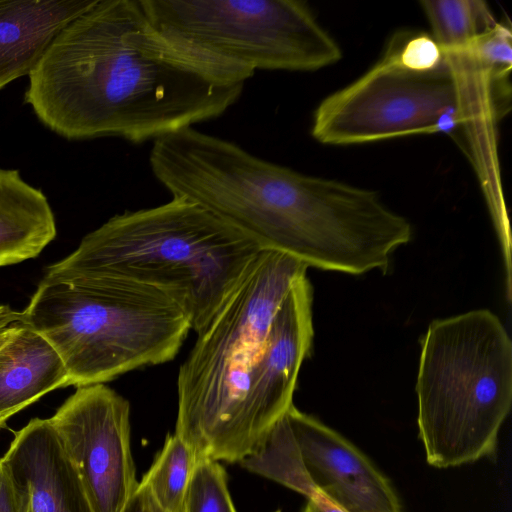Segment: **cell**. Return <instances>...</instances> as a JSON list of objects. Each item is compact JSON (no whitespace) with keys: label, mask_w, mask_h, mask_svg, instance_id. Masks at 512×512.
<instances>
[{"label":"cell","mask_w":512,"mask_h":512,"mask_svg":"<svg viewBox=\"0 0 512 512\" xmlns=\"http://www.w3.org/2000/svg\"><path fill=\"white\" fill-rule=\"evenodd\" d=\"M253 75L166 37L141 0H95L53 39L25 102L68 139L142 143L221 116Z\"/></svg>","instance_id":"1"},{"label":"cell","mask_w":512,"mask_h":512,"mask_svg":"<svg viewBox=\"0 0 512 512\" xmlns=\"http://www.w3.org/2000/svg\"><path fill=\"white\" fill-rule=\"evenodd\" d=\"M261 247L204 206L184 197L126 211L83 237L77 249L50 265L43 279H129L169 295L201 331L213 318Z\"/></svg>","instance_id":"2"},{"label":"cell","mask_w":512,"mask_h":512,"mask_svg":"<svg viewBox=\"0 0 512 512\" xmlns=\"http://www.w3.org/2000/svg\"><path fill=\"white\" fill-rule=\"evenodd\" d=\"M149 163L172 197L204 206L261 249L310 265L334 229L337 207L326 178L269 162L193 127L154 140Z\"/></svg>","instance_id":"3"},{"label":"cell","mask_w":512,"mask_h":512,"mask_svg":"<svg viewBox=\"0 0 512 512\" xmlns=\"http://www.w3.org/2000/svg\"><path fill=\"white\" fill-rule=\"evenodd\" d=\"M509 102L471 47L442 49L426 70L391 54L321 101L311 134L327 145H354L461 128L474 163L496 158L497 122Z\"/></svg>","instance_id":"4"},{"label":"cell","mask_w":512,"mask_h":512,"mask_svg":"<svg viewBox=\"0 0 512 512\" xmlns=\"http://www.w3.org/2000/svg\"><path fill=\"white\" fill-rule=\"evenodd\" d=\"M308 266L262 249L197 339L177 376L175 434L199 458L241 462L255 452L246 400L272 320Z\"/></svg>","instance_id":"5"},{"label":"cell","mask_w":512,"mask_h":512,"mask_svg":"<svg viewBox=\"0 0 512 512\" xmlns=\"http://www.w3.org/2000/svg\"><path fill=\"white\" fill-rule=\"evenodd\" d=\"M21 323L51 345L77 388L173 360L192 330L163 291L106 276L43 279Z\"/></svg>","instance_id":"6"},{"label":"cell","mask_w":512,"mask_h":512,"mask_svg":"<svg viewBox=\"0 0 512 512\" xmlns=\"http://www.w3.org/2000/svg\"><path fill=\"white\" fill-rule=\"evenodd\" d=\"M416 393L430 465L493 455L512 403V344L499 318L478 309L433 321L421 341Z\"/></svg>","instance_id":"7"},{"label":"cell","mask_w":512,"mask_h":512,"mask_svg":"<svg viewBox=\"0 0 512 512\" xmlns=\"http://www.w3.org/2000/svg\"><path fill=\"white\" fill-rule=\"evenodd\" d=\"M166 37L214 61L256 70L314 71L342 51L305 2L141 0Z\"/></svg>","instance_id":"8"},{"label":"cell","mask_w":512,"mask_h":512,"mask_svg":"<svg viewBox=\"0 0 512 512\" xmlns=\"http://www.w3.org/2000/svg\"><path fill=\"white\" fill-rule=\"evenodd\" d=\"M240 463L305 495L322 512H403L390 481L365 454L294 405Z\"/></svg>","instance_id":"9"},{"label":"cell","mask_w":512,"mask_h":512,"mask_svg":"<svg viewBox=\"0 0 512 512\" xmlns=\"http://www.w3.org/2000/svg\"><path fill=\"white\" fill-rule=\"evenodd\" d=\"M130 405L104 384L78 387L49 418L93 512H120L138 487Z\"/></svg>","instance_id":"10"},{"label":"cell","mask_w":512,"mask_h":512,"mask_svg":"<svg viewBox=\"0 0 512 512\" xmlns=\"http://www.w3.org/2000/svg\"><path fill=\"white\" fill-rule=\"evenodd\" d=\"M311 284L299 278L278 308L256 364L246 400V422L255 452L293 405L300 367L313 340Z\"/></svg>","instance_id":"11"},{"label":"cell","mask_w":512,"mask_h":512,"mask_svg":"<svg viewBox=\"0 0 512 512\" xmlns=\"http://www.w3.org/2000/svg\"><path fill=\"white\" fill-rule=\"evenodd\" d=\"M2 460L27 488L32 512H93L49 419L34 418L15 432Z\"/></svg>","instance_id":"12"},{"label":"cell","mask_w":512,"mask_h":512,"mask_svg":"<svg viewBox=\"0 0 512 512\" xmlns=\"http://www.w3.org/2000/svg\"><path fill=\"white\" fill-rule=\"evenodd\" d=\"M95 0H0V89L29 75L57 34Z\"/></svg>","instance_id":"13"},{"label":"cell","mask_w":512,"mask_h":512,"mask_svg":"<svg viewBox=\"0 0 512 512\" xmlns=\"http://www.w3.org/2000/svg\"><path fill=\"white\" fill-rule=\"evenodd\" d=\"M69 386L66 369L51 345L22 324L0 346V428L46 393Z\"/></svg>","instance_id":"14"},{"label":"cell","mask_w":512,"mask_h":512,"mask_svg":"<svg viewBox=\"0 0 512 512\" xmlns=\"http://www.w3.org/2000/svg\"><path fill=\"white\" fill-rule=\"evenodd\" d=\"M55 236L54 214L41 190L18 170L0 168V267L37 257Z\"/></svg>","instance_id":"15"},{"label":"cell","mask_w":512,"mask_h":512,"mask_svg":"<svg viewBox=\"0 0 512 512\" xmlns=\"http://www.w3.org/2000/svg\"><path fill=\"white\" fill-rule=\"evenodd\" d=\"M420 5L441 49L466 47L497 23L481 0H423Z\"/></svg>","instance_id":"16"},{"label":"cell","mask_w":512,"mask_h":512,"mask_svg":"<svg viewBox=\"0 0 512 512\" xmlns=\"http://www.w3.org/2000/svg\"><path fill=\"white\" fill-rule=\"evenodd\" d=\"M199 460L196 453L175 433L168 435L163 448L142 483L165 512H181L185 493Z\"/></svg>","instance_id":"17"},{"label":"cell","mask_w":512,"mask_h":512,"mask_svg":"<svg viewBox=\"0 0 512 512\" xmlns=\"http://www.w3.org/2000/svg\"><path fill=\"white\" fill-rule=\"evenodd\" d=\"M181 512H237L228 490L226 472L218 461L199 458Z\"/></svg>","instance_id":"18"},{"label":"cell","mask_w":512,"mask_h":512,"mask_svg":"<svg viewBox=\"0 0 512 512\" xmlns=\"http://www.w3.org/2000/svg\"><path fill=\"white\" fill-rule=\"evenodd\" d=\"M385 51L402 65L417 70L433 68L442 59V49L430 34L424 32H397Z\"/></svg>","instance_id":"19"},{"label":"cell","mask_w":512,"mask_h":512,"mask_svg":"<svg viewBox=\"0 0 512 512\" xmlns=\"http://www.w3.org/2000/svg\"><path fill=\"white\" fill-rule=\"evenodd\" d=\"M512 34L510 27L496 23L478 35L472 42L476 56L491 71L493 76L509 83L512 64Z\"/></svg>","instance_id":"20"},{"label":"cell","mask_w":512,"mask_h":512,"mask_svg":"<svg viewBox=\"0 0 512 512\" xmlns=\"http://www.w3.org/2000/svg\"><path fill=\"white\" fill-rule=\"evenodd\" d=\"M0 512H32L29 492L0 458Z\"/></svg>","instance_id":"21"},{"label":"cell","mask_w":512,"mask_h":512,"mask_svg":"<svg viewBox=\"0 0 512 512\" xmlns=\"http://www.w3.org/2000/svg\"><path fill=\"white\" fill-rule=\"evenodd\" d=\"M120 512H165L152 496L149 489L142 483L129 497Z\"/></svg>","instance_id":"22"},{"label":"cell","mask_w":512,"mask_h":512,"mask_svg":"<svg viewBox=\"0 0 512 512\" xmlns=\"http://www.w3.org/2000/svg\"><path fill=\"white\" fill-rule=\"evenodd\" d=\"M21 322V312L8 305H0V346L10 336L16 325Z\"/></svg>","instance_id":"23"},{"label":"cell","mask_w":512,"mask_h":512,"mask_svg":"<svg viewBox=\"0 0 512 512\" xmlns=\"http://www.w3.org/2000/svg\"><path fill=\"white\" fill-rule=\"evenodd\" d=\"M303 512H322L316 504L312 501L308 500L307 505L305 506Z\"/></svg>","instance_id":"24"},{"label":"cell","mask_w":512,"mask_h":512,"mask_svg":"<svg viewBox=\"0 0 512 512\" xmlns=\"http://www.w3.org/2000/svg\"><path fill=\"white\" fill-rule=\"evenodd\" d=\"M275 512H280L279 510L275 511Z\"/></svg>","instance_id":"25"}]
</instances>
